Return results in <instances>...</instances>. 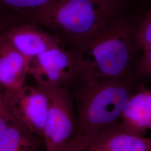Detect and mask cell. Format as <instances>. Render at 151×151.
I'll return each mask as SVG.
<instances>
[{
	"instance_id": "cell-19",
	"label": "cell",
	"mask_w": 151,
	"mask_h": 151,
	"mask_svg": "<svg viewBox=\"0 0 151 151\" xmlns=\"http://www.w3.org/2000/svg\"><path fill=\"white\" fill-rule=\"evenodd\" d=\"M151 151V148H150V151Z\"/></svg>"
},
{
	"instance_id": "cell-8",
	"label": "cell",
	"mask_w": 151,
	"mask_h": 151,
	"mask_svg": "<svg viewBox=\"0 0 151 151\" xmlns=\"http://www.w3.org/2000/svg\"><path fill=\"white\" fill-rule=\"evenodd\" d=\"M119 128L139 136L151 130V90L143 85L137 87L125 104Z\"/></svg>"
},
{
	"instance_id": "cell-15",
	"label": "cell",
	"mask_w": 151,
	"mask_h": 151,
	"mask_svg": "<svg viewBox=\"0 0 151 151\" xmlns=\"http://www.w3.org/2000/svg\"><path fill=\"white\" fill-rule=\"evenodd\" d=\"M22 19L20 16L10 14L0 6V35L5 32L15 22Z\"/></svg>"
},
{
	"instance_id": "cell-2",
	"label": "cell",
	"mask_w": 151,
	"mask_h": 151,
	"mask_svg": "<svg viewBox=\"0 0 151 151\" xmlns=\"http://www.w3.org/2000/svg\"><path fill=\"white\" fill-rule=\"evenodd\" d=\"M137 87L134 77L101 80L77 76L67 89L73 101L78 135L90 139L119 127L125 104Z\"/></svg>"
},
{
	"instance_id": "cell-6",
	"label": "cell",
	"mask_w": 151,
	"mask_h": 151,
	"mask_svg": "<svg viewBox=\"0 0 151 151\" xmlns=\"http://www.w3.org/2000/svg\"><path fill=\"white\" fill-rule=\"evenodd\" d=\"M29 75L39 86L67 88L79 75L78 59L62 47H55L30 59Z\"/></svg>"
},
{
	"instance_id": "cell-1",
	"label": "cell",
	"mask_w": 151,
	"mask_h": 151,
	"mask_svg": "<svg viewBox=\"0 0 151 151\" xmlns=\"http://www.w3.org/2000/svg\"><path fill=\"white\" fill-rule=\"evenodd\" d=\"M122 0H55L25 17L52 34L76 55L104 29L122 17Z\"/></svg>"
},
{
	"instance_id": "cell-4",
	"label": "cell",
	"mask_w": 151,
	"mask_h": 151,
	"mask_svg": "<svg viewBox=\"0 0 151 151\" xmlns=\"http://www.w3.org/2000/svg\"><path fill=\"white\" fill-rule=\"evenodd\" d=\"M39 87L45 91L49 101L43 135L45 151H65L78 136L72 96L67 88Z\"/></svg>"
},
{
	"instance_id": "cell-3",
	"label": "cell",
	"mask_w": 151,
	"mask_h": 151,
	"mask_svg": "<svg viewBox=\"0 0 151 151\" xmlns=\"http://www.w3.org/2000/svg\"><path fill=\"white\" fill-rule=\"evenodd\" d=\"M136 27L122 17L104 29L78 55V76L101 80L134 77Z\"/></svg>"
},
{
	"instance_id": "cell-5",
	"label": "cell",
	"mask_w": 151,
	"mask_h": 151,
	"mask_svg": "<svg viewBox=\"0 0 151 151\" xmlns=\"http://www.w3.org/2000/svg\"><path fill=\"white\" fill-rule=\"evenodd\" d=\"M4 104L6 113L13 122L43 139L49 101L41 87L25 84L17 90H5Z\"/></svg>"
},
{
	"instance_id": "cell-18",
	"label": "cell",
	"mask_w": 151,
	"mask_h": 151,
	"mask_svg": "<svg viewBox=\"0 0 151 151\" xmlns=\"http://www.w3.org/2000/svg\"><path fill=\"white\" fill-rule=\"evenodd\" d=\"M5 89L0 85V113H6L4 104V96Z\"/></svg>"
},
{
	"instance_id": "cell-13",
	"label": "cell",
	"mask_w": 151,
	"mask_h": 151,
	"mask_svg": "<svg viewBox=\"0 0 151 151\" xmlns=\"http://www.w3.org/2000/svg\"><path fill=\"white\" fill-rule=\"evenodd\" d=\"M135 40L138 49L143 52L151 50V10L136 27Z\"/></svg>"
},
{
	"instance_id": "cell-16",
	"label": "cell",
	"mask_w": 151,
	"mask_h": 151,
	"mask_svg": "<svg viewBox=\"0 0 151 151\" xmlns=\"http://www.w3.org/2000/svg\"><path fill=\"white\" fill-rule=\"evenodd\" d=\"M89 139L83 136L76 137L65 151H86Z\"/></svg>"
},
{
	"instance_id": "cell-12",
	"label": "cell",
	"mask_w": 151,
	"mask_h": 151,
	"mask_svg": "<svg viewBox=\"0 0 151 151\" xmlns=\"http://www.w3.org/2000/svg\"><path fill=\"white\" fill-rule=\"evenodd\" d=\"M55 0H0V6L13 15L25 17Z\"/></svg>"
},
{
	"instance_id": "cell-9",
	"label": "cell",
	"mask_w": 151,
	"mask_h": 151,
	"mask_svg": "<svg viewBox=\"0 0 151 151\" xmlns=\"http://www.w3.org/2000/svg\"><path fill=\"white\" fill-rule=\"evenodd\" d=\"M30 59L0 35V85L5 90H17L25 83Z\"/></svg>"
},
{
	"instance_id": "cell-10",
	"label": "cell",
	"mask_w": 151,
	"mask_h": 151,
	"mask_svg": "<svg viewBox=\"0 0 151 151\" xmlns=\"http://www.w3.org/2000/svg\"><path fill=\"white\" fill-rule=\"evenodd\" d=\"M151 139L125 132L119 127L89 139L86 151H149Z\"/></svg>"
},
{
	"instance_id": "cell-14",
	"label": "cell",
	"mask_w": 151,
	"mask_h": 151,
	"mask_svg": "<svg viewBox=\"0 0 151 151\" xmlns=\"http://www.w3.org/2000/svg\"><path fill=\"white\" fill-rule=\"evenodd\" d=\"M133 75L135 79L151 78V50L143 52L136 63Z\"/></svg>"
},
{
	"instance_id": "cell-17",
	"label": "cell",
	"mask_w": 151,
	"mask_h": 151,
	"mask_svg": "<svg viewBox=\"0 0 151 151\" xmlns=\"http://www.w3.org/2000/svg\"><path fill=\"white\" fill-rule=\"evenodd\" d=\"M12 120L6 113H0V137L4 134Z\"/></svg>"
},
{
	"instance_id": "cell-7",
	"label": "cell",
	"mask_w": 151,
	"mask_h": 151,
	"mask_svg": "<svg viewBox=\"0 0 151 151\" xmlns=\"http://www.w3.org/2000/svg\"><path fill=\"white\" fill-rule=\"evenodd\" d=\"M2 35L20 53L30 59L60 47L52 34L24 18L15 22Z\"/></svg>"
},
{
	"instance_id": "cell-11",
	"label": "cell",
	"mask_w": 151,
	"mask_h": 151,
	"mask_svg": "<svg viewBox=\"0 0 151 151\" xmlns=\"http://www.w3.org/2000/svg\"><path fill=\"white\" fill-rule=\"evenodd\" d=\"M39 138L13 122L0 137V151H37Z\"/></svg>"
}]
</instances>
